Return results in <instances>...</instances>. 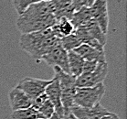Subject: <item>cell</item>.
Returning <instances> with one entry per match:
<instances>
[{"label": "cell", "instance_id": "1", "mask_svg": "<svg viewBox=\"0 0 127 119\" xmlns=\"http://www.w3.org/2000/svg\"><path fill=\"white\" fill-rule=\"evenodd\" d=\"M56 18L49 8V3L38 2L27 7L17 18V28L22 34L40 31L51 28Z\"/></svg>", "mask_w": 127, "mask_h": 119}, {"label": "cell", "instance_id": "2", "mask_svg": "<svg viewBox=\"0 0 127 119\" xmlns=\"http://www.w3.org/2000/svg\"><path fill=\"white\" fill-rule=\"evenodd\" d=\"M61 43V39L54 36L51 28L40 31L22 34L19 39V46L25 52L38 63L46 53Z\"/></svg>", "mask_w": 127, "mask_h": 119}, {"label": "cell", "instance_id": "3", "mask_svg": "<svg viewBox=\"0 0 127 119\" xmlns=\"http://www.w3.org/2000/svg\"><path fill=\"white\" fill-rule=\"evenodd\" d=\"M53 70H54V75L57 76L59 80L64 119H66L70 114V108L74 105L73 99H74L76 91V78L70 74L63 73L61 69H59L57 67H54Z\"/></svg>", "mask_w": 127, "mask_h": 119}, {"label": "cell", "instance_id": "4", "mask_svg": "<svg viewBox=\"0 0 127 119\" xmlns=\"http://www.w3.org/2000/svg\"><path fill=\"white\" fill-rule=\"evenodd\" d=\"M105 93V85L97 84L93 87H76L73 104L81 107H93L101 103V98Z\"/></svg>", "mask_w": 127, "mask_h": 119}, {"label": "cell", "instance_id": "5", "mask_svg": "<svg viewBox=\"0 0 127 119\" xmlns=\"http://www.w3.org/2000/svg\"><path fill=\"white\" fill-rule=\"evenodd\" d=\"M108 75V64L106 61L98 62L96 69L92 73H82L76 78V87H93L97 84L103 83Z\"/></svg>", "mask_w": 127, "mask_h": 119}, {"label": "cell", "instance_id": "6", "mask_svg": "<svg viewBox=\"0 0 127 119\" xmlns=\"http://www.w3.org/2000/svg\"><path fill=\"white\" fill-rule=\"evenodd\" d=\"M45 61L52 68L57 67L61 69L63 73L70 74L69 69V61H68V51L61 46V43L52 48L49 52L46 53L41 59V61Z\"/></svg>", "mask_w": 127, "mask_h": 119}, {"label": "cell", "instance_id": "7", "mask_svg": "<svg viewBox=\"0 0 127 119\" xmlns=\"http://www.w3.org/2000/svg\"><path fill=\"white\" fill-rule=\"evenodd\" d=\"M49 82L50 80L25 77L18 81L17 87L23 91L32 101L38 95L45 93V89Z\"/></svg>", "mask_w": 127, "mask_h": 119}, {"label": "cell", "instance_id": "8", "mask_svg": "<svg viewBox=\"0 0 127 119\" xmlns=\"http://www.w3.org/2000/svg\"><path fill=\"white\" fill-rule=\"evenodd\" d=\"M90 7L92 18L98 24L101 30L107 34L109 26V15L107 0H94Z\"/></svg>", "mask_w": 127, "mask_h": 119}, {"label": "cell", "instance_id": "9", "mask_svg": "<svg viewBox=\"0 0 127 119\" xmlns=\"http://www.w3.org/2000/svg\"><path fill=\"white\" fill-rule=\"evenodd\" d=\"M70 113L78 119H101L111 112L104 108L100 103L93 107H81L73 105L70 108Z\"/></svg>", "mask_w": 127, "mask_h": 119}, {"label": "cell", "instance_id": "10", "mask_svg": "<svg viewBox=\"0 0 127 119\" xmlns=\"http://www.w3.org/2000/svg\"><path fill=\"white\" fill-rule=\"evenodd\" d=\"M45 93L55 108V113H57L61 118L64 119L63 107L61 104V89H60V84H59L57 76L54 75L53 78L50 80V82L48 84V86L45 89Z\"/></svg>", "mask_w": 127, "mask_h": 119}, {"label": "cell", "instance_id": "11", "mask_svg": "<svg viewBox=\"0 0 127 119\" xmlns=\"http://www.w3.org/2000/svg\"><path fill=\"white\" fill-rule=\"evenodd\" d=\"M8 100L12 112L29 108L31 106L32 104L31 99L17 86L8 92Z\"/></svg>", "mask_w": 127, "mask_h": 119}, {"label": "cell", "instance_id": "12", "mask_svg": "<svg viewBox=\"0 0 127 119\" xmlns=\"http://www.w3.org/2000/svg\"><path fill=\"white\" fill-rule=\"evenodd\" d=\"M49 8L56 21L61 18H67L70 20L72 15L74 13V8L72 6L71 0H52L49 3Z\"/></svg>", "mask_w": 127, "mask_h": 119}, {"label": "cell", "instance_id": "13", "mask_svg": "<svg viewBox=\"0 0 127 119\" xmlns=\"http://www.w3.org/2000/svg\"><path fill=\"white\" fill-rule=\"evenodd\" d=\"M73 51H75L86 61H98V62L106 61L104 50L97 49L87 44H81L78 48H76Z\"/></svg>", "mask_w": 127, "mask_h": 119}, {"label": "cell", "instance_id": "14", "mask_svg": "<svg viewBox=\"0 0 127 119\" xmlns=\"http://www.w3.org/2000/svg\"><path fill=\"white\" fill-rule=\"evenodd\" d=\"M51 30L54 36L61 39L72 34L75 30V28L69 18H61L56 21V23L51 27Z\"/></svg>", "mask_w": 127, "mask_h": 119}, {"label": "cell", "instance_id": "15", "mask_svg": "<svg viewBox=\"0 0 127 119\" xmlns=\"http://www.w3.org/2000/svg\"><path fill=\"white\" fill-rule=\"evenodd\" d=\"M68 61H69V69L70 75L75 78L79 77L82 73L84 65V60L75 51L70 50L68 51Z\"/></svg>", "mask_w": 127, "mask_h": 119}, {"label": "cell", "instance_id": "16", "mask_svg": "<svg viewBox=\"0 0 127 119\" xmlns=\"http://www.w3.org/2000/svg\"><path fill=\"white\" fill-rule=\"evenodd\" d=\"M82 28L85 29V30L88 32V34H89L92 38L98 41L100 44H101L102 46H105L106 41H107L106 34L101 30L100 26H99L98 24L96 23L93 19L90 20L89 22H87L84 26H82Z\"/></svg>", "mask_w": 127, "mask_h": 119}, {"label": "cell", "instance_id": "17", "mask_svg": "<svg viewBox=\"0 0 127 119\" xmlns=\"http://www.w3.org/2000/svg\"><path fill=\"white\" fill-rule=\"evenodd\" d=\"M92 15H91V10L89 6H84L82 8L79 9L78 11H75L72 15L70 21L73 24L74 28H79V27L84 26L87 22L92 20Z\"/></svg>", "mask_w": 127, "mask_h": 119}, {"label": "cell", "instance_id": "18", "mask_svg": "<svg viewBox=\"0 0 127 119\" xmlns=\"http://www.w3.org/2000/svg\"><path fill=\"white\" fill-rule=\"evenodd\" d=\"M12 119H38L43 118L40 113L32 106L21 110L13 111L11 114Z\"/></svg>", "mask_w": 127, "mask_h": 119}, {"label": "cell", "instance_id": "19", "mask_svg": "<svg viewBox=\"0 0 127 119\" xmlns=\"http://www.w3.org/2000/svg\"><path fill=\"white\" fill-rule=\"evenodd\" d=\"M61 44L67 51H70V50H74L76 48L81 45V42L80 41L78 37L75 35V33L73 32L70 35L61 38Z\"/></svg>", "mask_w": 127, "mask_h": 119}, {"label": "cell", "instance_id": "20", "mask_svg": "<svg viewBox=\"0 0 127 119\" xmlns=\"http://www.w3.org/2000/svg\"><path fill=\"white\" fill-rule=\"evenodd\" d=\"M38 2H40V0H12L14 8L16 9L18 15L21 14L30 5L38 3Z\"/></svg>", "mask_w": 127, "mask_h": 119}, {"label": "cell", "instance_id": "21", "mask_svg": "<svg viewBox=\"0 0 127 119\" xmlns=\"http://www.w3.org/2000/svg\"><path fill=\"white\" fill-rule=\"evenodd\" d=\"M38 111L40 113V115L43 116L44 119H49L51 117V116L55 113V108L51 104V102L49 99L47 100L40 107L38 108Z\"/></svg>", "mask_w": 127, "mask_h": 119}, {"label": "cell", "instance_id": "22", "mask_svg": "<svg viewBox=\"0 0 127 119\" xmlns=\"http://www.w3.org/2000/svg\"><path fill=\"white\" fill-rule=\"evenodd\" d=\"M48 100V96L46 95V93H44L40 95H38V97H36L35 99L32 100V104H31V106L33 108H35L36 110H38V108L40 107L41 105H43L44 103Z\"/></svg>", "mask_w": 127, "mask_h": 119}, {"label": "cell", "instance_id": "23", "mask_svg": "<svg viewBox=\"0 0 127 119\" xmlns=\"http://www.w3.org/2000/svg\"><path fill=\"white\" fill-rule=\"evenodd\" d=\"M98 64V61H84L83 65V70H82V73H92L96 69ZM81 73V74H82Z\"/></svg>", "mask_w": 127, "mask_h": 119}, {"label": "cell", "instance_id": "24", "mask_svg": "<svg viewBox=\"0 0 127 119\" xmlns=\"http://www.w3.org/2000/svg\"><path fill=\"white\" fill-rule=\"evenodd\" d=\"M72 6L74 8V11H78L79 9L82 8L84 6H87L86 0H71Z\"/></svg>", "mask_w": 127, "mask_h": 119}, {"label": "cell", "instance_id": "25", "mask_svg": "<svg viewBox=\"0 0 127 119\" xmlns=\"http://www.w3.org/2000/svg\"><path fill=\"white\" fill-rule=\"evenodd\" d=\"M101 119H120V117H119L116 114L110 113L109 115H107V116H103V117H101Z\"/></svg>", "mask_w": 127, "mask_h": 119}, {"label": "cell", "instance_id": "26", "mask_svg": "<svg viewBox=\"0 0 127 119\" xmlns=\"http://www.w3.org/2000/svg\"><path fill=\"white\" fill-rule=\"evenodd\" d=\"M49 119H62V118H61V116H59V115L57 113H54L51 116V117H50V118H49Z\"/></svg>", "mask_w": 127, "mask_h": 119}, {"label": "cell", "instance_id": "27", "mask_svg": "<svg viewBox=\"0 0 127 119\" xmlns=\"http://www.w3.org/2000/svg\"><path fill=\"white\" fill-rule=\"evenodd\" d=\"M87 2V6H91L93 5V3L94 2V0H86Z\"/></svg>", "mask_w": 127, "mask_h": 119}, {"label": "cell", "instance_id": "28", "mask_svg": "<svg viewBox=\"0 0 127 119\" xmlns=\"http://www.w3.org/2000/svg\"><path fill=\"white\" fill-rule=\"evenodd\" d=\"M66 119H78V118H76L75 116H74L71 113H70V114L69 115V116H68V117H67Z\"/></svg>", "mask_w": 127, "mask_h": 119}, {"label": "cell", "instance_id": "29", "mask_svg": "<svg viewBox=\"0 0 127 119\" xmlns=\"http://www.w3.org/2000/svg\"><path fill=\"white\" fill-rule=\"evenodd\" d=\"M41 2H45V3H50L52 0H40Z\"/></svg>", "mask_w": 127, "mask_h": 119}, {"label": "cell", "instance_id": "30", "mask_svg": "<svg viewBox=\"0 0 127 119\" xmlns=\"http://www.w3.org/2000/svg\"><path fill=\"white\" fill-rule=\"evenodd\" d=\"M38 119H44V118H38Z\"/></svg>", "mask_w": 127, "mask_h": 119}]
</instances>
